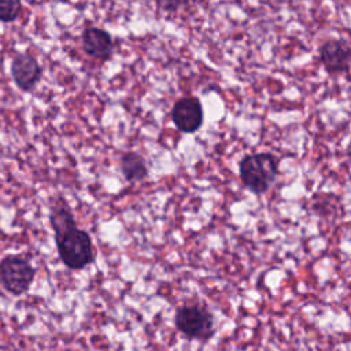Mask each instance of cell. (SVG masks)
<instances>
[{
	"instance_id": "cell-10",
	"label": "cell",
	"mask_w": 351,
	"mask_h": 351,
	"mask_svg": "<svg viewBox=\"0 0 351 351\" xmlns=\"http://www.w3.org/2000/svg\"><path fill=\"white\" fill-rule=\"evenodd\" d=\"M21 11V0H0V21L11 22Z\"/></svg>"
},
{
	"instance_id": "cell-2",
	"label": "cell",
	"mask_w": 351,
	"mask_h": 351,
	"mask_svg": "<svg viewBox=\"0 0 351 351\" xmlns=\"http://www.w3.org/2000/svg\"><path fill=\"white\" fill-rule=\"evenodd\" d=\"M55 243L60 261L69 269L80 270L93 262L90 236L85 230L77 228V225L56 233Z\"/></svg>"
},
{
	"instance_id": "cell-3",
	"label": "cell",
	"mask_w": 351,
	"mask_h": 351,
	"mask_svg": "<svg viewBox=\"0 0 351 351\" xmlns=\"http://www.w3.org/2000/svg\"><path fill=\"white\" fill-rule=\"evenodd\" d=\"M176 328L188 339L195 340H208L213 337L214 317L202 304H184L177 308L174 317Z\"/></svg>"
},
{
	"instance_id": "cell-12",
	"label": "cell",
	"mask_w": 351,
	"mask_h": 351,
	"mask_svg": "<svg viewBox=\"0 0 351 351\" xmlns=\"http://www.w3.org/2000/svg\"><path fill=\"white\" fill-rule=\"evenodd\" d=\"M346 155H347V158L351 160V140L348 141V144H347V148H346Z\"/></svg>"
},
{
	"instance_id": "cell-4",
	"label": "cell",
	"mask_w": 351,
	"mask_h": 351,
	"mask_svg": "<svg viewBox=\"0 0 351 351\" xmlns=\"http://www.w3.org/2000/svg\"><path fill=\"white\" fill-rule=\"evenodd\" d=\"M33 280L34 269L27 259L19 255H8L0 261V284L11 295L26 293Z\"/></svg>"
},
{
	"instance_id": "cell-11",
	"label": "cell",
	"mask_w": 351,
	"mask_h": 351,
	"mask_svg": "<svg viewBox=\"0 0 351 351\" xmlns=\"http://www.w3.org/2000/svg\"><path fill=\"white\" fill-rule=\"evenodd\" d=\"M162 5L166 10H177L180 5V0H162Z\"/></svg>"
},
{
	"instance_id": "cell-6",
	"label": "cell",
	"mask_w": 351,
	"mask_h": 351,
	"mask_svg": "<svg viewBox=\"0 0 351 351\" xmlns=\"http://www.w3.org/2000/svg\"><path fill=\"white\" fill-rule=\"evenodd\" d=\"M171 121L184 133L196 132L203 123L202 103L196 97H182L176 101L171 110Z\"/></svg>"
},
{
	"instance_id": "cell-7",
	"label": "cell",
	"mask_w": 351,
	"mask_h": 351,
	"mask_svg": "<svg viewBox=\"0 0 351 351\" xmlns=\"http://www.w3.org/2000/svg\"><path fill=\"white\" fill-rule=\"evenodd\" d=\"M11 75L22 90H32L41 77V66L29 53H18L11 62Z\"/></svg>"
},
{
	"instance_id": "cell-1",
	"label": "cell",
	"mask_w": 351,
	"mask_h": 351,
	"mask_svg": "<svg viewBox=\"0 0 351 351\" xmlns=\"http://www.w3.org/2000/svg\"><path fill=\"white\" fill-rule=\"evenodd\" d=\"M280 159L271 152L245 155L239 163L240 180L255 195H262L271 188L278 177Z\"/></svg>"
},
{
	"instance_id": "cell-5",
	"label": "cell",
	"mask_w": 351,
	"mask_h": 351,
	"mask_svg": "<svg viewBox=\"0 0 351 351\" xmlns=\"http://www.w3.org/2000/svg\"><path fill=\"white\" fill-rule=\"evenodd\" d=\"M318 58L328 73H346L351 67V45L337 38L326 40L318 48Z\"/></svg>"
},
{
	"instance_id": "cell-9",
	"label": "cell",
	"mask_w": 351,
	"mask_h": 351,
	"mask_svg": "<svg viewBox=\"0 0 351 351\" xmlns=\"http://www.w3.org/2000/svg\"><path fill=\"white\" fill-rule=\"evenodd\" d=\"M119 166H121V171H122L123 177L130 182L141 181L148 176L145 159L134 151L125 152L121 156Z\"/></svg>"
},
{
	"instance_id": "cell-8",
	"label": "cell",
	"mask_w": 351,
	"mask_h": 351,
	"mask_svg": "<svg viewBox=\"0 0 351 351\" xmlns=\"http://www.w3.org/2000/svg\"><path fill=\"white\" fill-rule=\"evenodd\" d=\"M82 49L97 59H108L114 51L111 36L100 27H88L82 33Z\"/></svg>"
}]
</instances>
